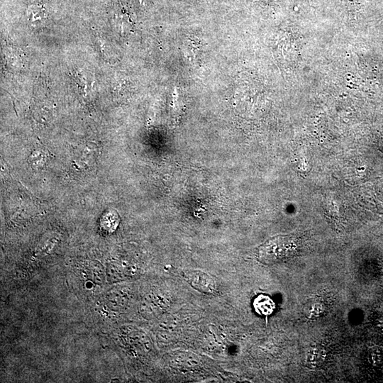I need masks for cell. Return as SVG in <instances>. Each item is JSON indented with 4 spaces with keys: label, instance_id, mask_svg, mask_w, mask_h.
<instances>
[{
    "label": "cell",
    "instance_id": "cell-3",
    "mask_svg": "<svg viewBox=\"0 0 383 383\" xmlns=\"http://www.w3.org/2000/svg\"><path fill=\"white\" fill-rule=\"evenodd\" d=\"M307 362L311 366H318L323 362L324 355L323 350L319 348H313L309 351Z\"/></svg>",
    "mask_w": 383,
    "mask_h": 383
},
{
    "label": "cell",
    "instance_id": "cell-2",
    "mask_svg": "<svg viewBox=\"0 0 383 383\" xmlns=\"http://www.w3.org/2000/svg\"><path fill=\"white\" fill-rule=\"evenodd\" d=\"M254 306L256 311L262 315L272 314L275 308L272 299L263 295H260L255 299Z\"/></svg>",
    "mask_w": 383,
    "mask_h": 383
},
{
    "label": "cell",
    "instance_id": "cell-1",
    "mask_svg": "<svg viewBox=\"0 0 383 383\" xmlns=\"http://www.w3.org/2000/svg\"><path fill=\"white\" fill-rule=\"evenodd\" d=\"M296 239L282 236L270 240L260 248L259 257L265 263H272L291 256L296 249Z\"/></svg>",
    "mask_w": 383,
    "mask_h": 383
}]
</instances>
